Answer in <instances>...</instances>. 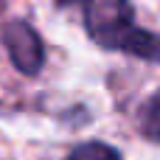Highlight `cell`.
<instances>
[{
	"instance_id": "3957f363",
	"label": "cell",
	"mask_w": 160,
	"mask_h": 160,
	"mask_svg": "<svg viewBox=\"0 0 160 160\" xmlns=\"http://www.w3.org/2000/svg\"><path fill=\"white\" fill-rule=\"evenodd\" d=\"M127 53L138 56V59H149V62H160V34H152V31H143V28H132V34L127 37L124 48Z\"/></svg>"
},
{
	"instance_id": "8992f818",
	"label": "cell",
	"mask_w": 160,
	"mask_h": 160,
	"mask_svg": "<svg viewBox=\"0 0 160 160\" xmlns=\"http://www.w3.org/2000/svg\"><path fill=\"white\" fill-rule=\"evenodd\" d=\"M59 6H73V3H84V0H56Z\"/></svg>"
},
{
	"instance_id": "277c9868",
	"label": "cell",
	"mask_w": 160,
	"mask_h": 160,
	"mask_svg": "<svg viewBox=\"0 0 160 160\" xmlns=\"http://www.w3.org/2000/svg\"><path fill=\"white\" fill-rule=\"evenodd\" d=\"M141 129H143L146 138L160 141V90L146 101V107L141 112Z\"/></svg>"
},
{
	"instance_id": "6da1fadb",
	"label": "cell",
	"mask_w": 160,
	"mask_h": 160,
	"mask_svg": "<svg viewBox=\"0 0 160 160\" xmlns=\"http://www.w3.org/2000/svg\"><path fill=\"white\" fill-rule=\"evenodd\" d=\"M84 22L98 45L121 51L135 28V11L127 0H87Z\"/></svg>"
},
{
	"instance_id": "7a4b0ae2",
	"label": "cell",
	"mask_w": 160,
	"mask_h": 160,
	"mask_svg": "<svg viewBox=\"0 0 160 160\" xmlns=\"http://www.w3.org/2000/svg\"><path fill=\"white\" fill-rule=\"evenodd\" d=\"M3 39H6V48H8V56L14 62V68L25 76H34L39 73L42 62H45V51H42V39L39 34L22 22V20H14L6 25L3 31Z\"/></svg>"
},
{
	"instance_id": "5b68a950",
	"label": "cell",
	"mask_w": 160,
	"mask_h": 160,
	"mask_svg": "<svg viewBox=\"0 0 160 160\" xmlns=\"http://www.w3.org/2000/svg\"><path fill=\"white\" fill-rule=\"evenodd\" d=\"M68 160H121L118 158V152L112 149V146H107V143H82V146H76Z\"/></svg>"
}]
</instances>
